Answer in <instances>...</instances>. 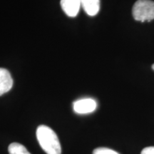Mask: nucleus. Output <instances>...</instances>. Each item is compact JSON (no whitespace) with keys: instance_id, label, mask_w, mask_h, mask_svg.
<instances>
[{"instance_id":"f257e3e1","label":"nucleus","mask_w":154,"mask_h":154,"mask_svg":"<svg viewBox=\"0 0 154 154\" xmlns=\"http://www.w3.org/2000/svg\"><path fill=\"white\" fill-rule=\"evenodd\" d=\"M36 138L42 149L47 154H61V146L57 135L51 128L41 125L36 130Z\"/></svg>"},{"instance_id":"f03ea898","label":"nucleus","mask_w":154,"mask_h":154,"mask_svg":"<svg viewBox=\"0 0 154 154\" xmlns=\"http://www.w3.org/2000/svg\"><path fill=\"white\" fill-rule=\"evenodd\" d=\"M134 19L146 22L154 19V2L151 0H138L132 9Z\"/></svg>"},{"instance_id":"7ed1b4c3","label":"nucleus","mask_w":154,"mask_h":154,"mask_svg":"<svg viewBox=\"0 0 154 154\" xmlns=\"http://www.w3.org/2000/svg\"><path fill=\"white\" fill-rule=\"evenodd\" d=\"M96 101L90 98L77 100L73 104L74 111L79 114H87L94 112L96 109Z\"/></svg>"},{"instance_id":"20e7f679","label":"nucleus","mask_w":154,"mask_h":154,"mask_svg":"<svg viewBox=\"0 0 154 154\" xmlns=\"http://www.w3.org/2000/svg\"><path fill=\"white\" fill-rule=\"evenodd\" d=\"M61 8L67 16L75 17L82 7V0H61Z\"/></svg>"},{"instance_id":"39448f33","label":"nucleus","mask_w":154,"mask_h":154,"mask_svg":"<svg viewBox=\"0 0 154 154\" xmlns=\"http://www.w3.org/2000/svg\"><path fill=\"white\" fill-rule=\"evenodd\" d=\"M13 86V79L7 69L0 68V95L10 91Z\"/></svg>"},{"instance_id":"423d86ee","label":"nucleus","mask_w":154,"mask_h":154,"mask_svg":"<svg viewBox=\"0 0 154 154\" xmlns=\"http://www.w3.org/2000/svg\"><path fill=\"white\" fill-rule=\"evenodd\" d=\"M82 7L89 16H95L100 9V0H82Z\"/></svg>"},{"instance_id":"0eeeda50","label":"nucleus","mask_w":154,"mask_h":154,"mask_svg":"<svg viewBox=\"0 0 154 154\" xmlns=\"http://www.w3.org/2000/svg\"><path fill=\"white\" fill-rule=\"evenodd\" d=\"M8 151L9 154H31L24 146L18 143H11L9 146Z\"/></svg>"},{"instance_id":"6e6552de","label":"nucleus","mask_w":154,"mask_h":154,"mask_svg":"<svg viewBox=\"0 0 154 154\" xmlns=\"http://www.w3.org/2000/svg\"><path fill=\"white\" fill-rule=\"evenodd\" d=\"M93 154H119L118 152L108 148H97L93 151Z\"/></svg>"},{"instance_id":"1a4fd4ad","label":"nucleus","mask_w":154,"mask_h":154,"mask_svg":"<svg viewBox=\"0 0 154 154\" xmlns=\"http://www.w3.org/2000/svg\"><path fill=\"white\" fill-rule=\"evenodd\" d=\"M140 154H154V146H149L146 147L142 150Z\"/></svg>"},{"instance_id":"9d476101","label":"nucleus","mask_w":154,"mask_h":154,"mask_svg":"<svg viewBox=\"0 0 154 154\" xmlns=\"http://www.w3.org/2000/svg\"><path fill=\"white\" fill-rule=\"evenodd\" d=\"M152 69H153V70H154V64H153V65H152Z\"/></svg>"}]
</instances>
